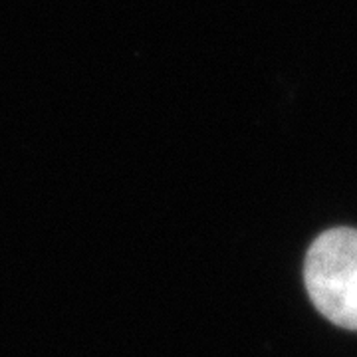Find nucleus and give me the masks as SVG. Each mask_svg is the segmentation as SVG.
Instances as JSON below:
<instances>
[{"instance_id": "obj_1", "label": "nucleus", "mask_w": 357, "mask_h": 357, "mask_svg": "<svg viewBox=\"0 0 357 357\" xmlns=\"http://www.w3.org/2000/svg\"><path fill=\"white\" fill-rule=\"evenodd\" d=\"M304 282L324 318L357 332V230L321 232L307 250Z\"/></svg>"}]
</instances>
